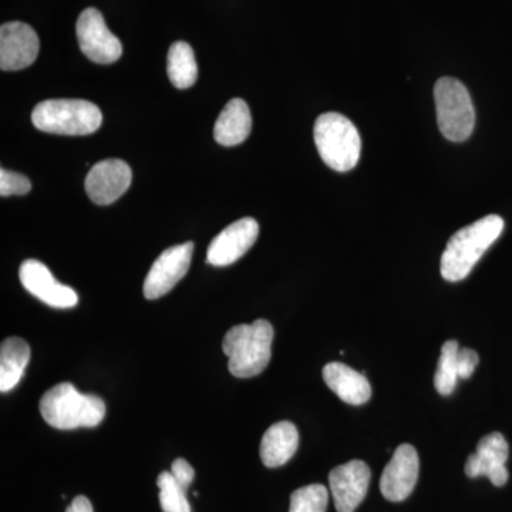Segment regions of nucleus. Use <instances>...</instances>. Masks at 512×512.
Wrapping results in <instances>:
<instances>
[{"label": "nucleus", "instance_id": "b1692460", "mask_svg": "<svg viewBox=\"0 0 512 512\" xmlns=\"http://www.w3.org/2000/svg\"><path fill=\"white\" fill-rule=\"evenodd\" d=\"M32 190V184L25 175L12 173V171L0 170V195L10 197V195H25Z\"/></svg>", "mask_w": 512, "mask_h": 512}, {"label": "nucleus", "instance_id": "ddd939ff", "mask_svg": "<svg viewBox=\"0 0 512 512\" xmlns=\"http://www.w3.org/2000/svg\"><path fill=\"white\" fill-rule=\"evenodd\" d=\"M40 42L33 28L23 22H9L0 28V69L16 72L35 63Z\"/></svg>", "mask_w": 512, "mask_h": 512}, {"label": "nucleus", "instance_id": "39448f33", "mask_svg": "<svg viewBox=\"0 0 512 512\" xmlns=\"http://www.w3.org/2000/svg\"><path fill=\"white\" fill-rule=\"evenodd\" d=\"M32 123L45 133L89 136L99 130L103 114L96 104L87 100H46L33 110Z\"/></svg>", "mask_w": 512, "mask_h": 512}, {"label": "nucleus", "instance_id": "f3484780", "mask_svg": "<svg viewBox=\"0 0 512 512\" xmlns=\"http://www.w3.org/2000/svg\"><path fill=\"white\" fill-rule=\"evenodd\" d=\"M299 446V433L291 421H278L265 431L261 441V460L266 467L276 468L288 463Z\"/></svg>", "mask_w": 512, "mask_h": 512}, {"label": "nucleus", "instance_id": "a211bd4d", "mask_svg": "<svg viewBox=\"0 0 512 512\" xmlns=\"http://www.w3.org/2000/svg\"><path fill=\"white\" fill-rule=\"evenodd\" d=\"M251 128L252 117L248 104L242 99H232L215 123L214 138L221 146H238L247 140Z\"/></svg>", "mask_w": 512, "mask_h": 512}, {"label": "nucleus", "instance_id": "f8f14e48", "mask_svg": "<svg viewBox=\"0 0 512 512\" xmlns=\"http://www.w3.org/2000/svg\"><path fill=\"white\" fill-rule=\"evenodd\" d=\"M370 468L365 461L352 460L333 468L329 474L330 491L338 512H355L369 490Z\"/></svg>", "mask_w": 512, "mask_h": 512}, {"label": "nucleus", "instance_id": "f257e3e1", "mask_svg": "<svg viewBox=\"0 0 512 512\" xmlns=\"http://www.w3.org/2000/svg\"><path fill=\"white\" fill-rule=\"evenodd\" d=\"M504 220L498 215H487L474 224L460 229L448 241L441 256V275L448 282L466 279L487 249L500 238Z\"/></svg>", "mask_w": 512, "mask_h": 512}, {"label": "nucleus", "instance_id": "412c9836", "mask_svg": "<svg viewBox=\"0 0 512 512\" xmlns=\"http://www.w3.org/2000/svg\"><path fill=\"white\" fill-rule=\"evenodd\" d=\"M460 346L457 340H447L441 348L439 365H437L436 376H434V387L441 396H450L457 386L458 366L457 355Z\"/></svg>", "mask_w": 512, "mask_h": 512}, {"label": "nucleus", "instance_id": "a878e982", "mask_svg": "<svg viewBox=\"0 0 512 512\" xmlns=\"http://www.w3.org/2000/svg\"><path fill=\"white\" fill-rule=\"evenodd\" d=\"M171 474H173L177 483L185 488V490L190 488L195 477L194 468H192L191 464L188 463L187 460H184V458H177V460L174 461L173 467H171Z\"/></svg>", "mask_w": 512, "mask_h": 512}, {"label": "nucleus", "instance_id": "bb28decb", "mask_svg": "<svg viewBox=\"0 0 512 512\" xmlns=\"http://www.w3.org/2000/svg\"><path fill=\"white\" fill-rule=\"evenodd\" d=\"M66 512H94L93 505L90 503L89 498L84 495L74 498L72 504L69 505Z\"/></svg>", "mask_w": 512, "mask_h": 512}, {"label": "nucleus", "instance_id": "9d476101", "mask_svg": "<svg viewBox=\"0 0 512 512\" xmlns=\"http://www.w3.org/2000/svg\"><path fill=\"white\" fill-rule=\"evenodd\" d=\"M420 460L412 444H402L383 470L380 491L387 501L402 503L410 497L419 480Z\"/></svg>", "mask_w": 512, "mask_h": 512}, {"label": "nucleus", "instance_id": "7ed1b4c3", "mask_svg": "<svg viewBox=\"0 0 512 512\" xmlns=\"http://www.w3.org/2000/svg\"><path fill=\"white\" fill-rule=\"evenodd\" d=\"M40 413L57 430L99 426L106 416V403L94 394L80 393L72 383L56 384L40 399Z\"/></svg>", "mask_w": 512, "mask_h": 512}, {"label": "nucleus", "instance_id": "20e7f679", "mask_svg": "<svg viewBox=\"0 0 512 512\" xmlns=\"http://www.w3.org/2000/svg\"><path fill=\"white\" fill-rule=\"evenodd\" d=\"M313 137L320 158L332 170L346 173L359 163L362 138L348 117L335 111L322 114L316 120Z\"/></svg>", "mask_w": 512, "mask_h": 512}, {"label": "nucleus", "instance_id": "6e6552de", "mask_svg": "<svg viewBox=\"0 0 512 512\" xmlns=\"http://www.w3.org/2000/svg\"><path fill=\"white\" fill-rule=\"evenodd\" d=\"M192 252H194L192 242L165 249L148 272L144 281V296L153 301L167 295L187 275Z\"/></svg>", "mask_w": 512, "mask_h": 512}, {"label": "nucleus", "instance_id": "1a4fd4ad", "mask_svg": "<svg viewBox=\"0 0 512 512\" xmlns=\"http://www.w3.org/2000/svg\"><path fill=\"white\" fill-rule=\"evenodd\" d=\"M19 278L26 291L52 308L69 309L79 303L76 291L57 281L50 269L36 259H28L20 265Z\"/></svg>", "mask_w": 512, "mask_h": 512}, {"label": "nucleus", "instance_id": "9b49d317", "mask_svg": "<svg viewBox=\"0 0 512 512\" xmlns=\"http://www.w3.org/2000/svg\"><path fill=\"white\" fill-rule=\"evenodd\" d=\"M133 171L130 165L117 158L100 161L87 174L84 187L90 200L97 205H110L123 197L130 188Z\"/></svg>", "mask_w": 512, "mask_h": 512}, {"label": "nucleus", "instance_id": "5701e85b", "mask_svg": "<svg viewBox=\"0 0 512 512\" xmlns=\"http://www.w3.org/2000/svg\"><path fill=\"white\" fill-rule=\"evenodd\" d=\"M328 503L329 491L325 485H306L292 493L289 512H326Z\"/></svg>", "mask_w": 512, "mask_h": 512}, {"label": "nucleus", "instance_id": "4be33fe9", "mask_svg": "<svg viewBox=\"0 0 512 512\" xmlns=\"http://www.w3.org/2000/svg\"><path fill=\"white\" fill-rule=\"evenodd\" d=\"M160 504L163 512H191L187 490L177 483L171 471H164L158 476Z\"/></svg>", "mask_w": 512, "mask_h": 512}, {"label": "nucleus", "instance_id": "4468645a", "mask_svg": "<svg viewBox=\"0 0 512 512\" xmlns=\"http://www.w3.org/2000/svg\"><path fill=\"white\" fill-rule=\"evenodd\" d=\"M259 235V225L254 218H242L225 228L212 239L207 252V262L212 266H228L242 258Z\"/></svg>", "mask_w": 512, "mask_h": 512}, {"label": "nucleus", "instance_id": "2eb2a0df", "mask_svg": "<svg viewBox=\"0 0 512 512\" xmlns=\"http://www.w3.org/2000/svg\"><path fill=\"white\" fill-rule=\"evenodd\" d=\"M510 454L507 440L501 433H491L478 443L477 451L468 457L466 463L467 477L490 478L495 487H503L508 481V470L505 467Z\"/></svg>", "mask_w": 512, "mask_h": 512}, {"label": "nucleus", "instance_id": "6ab92c4d", "mask_svg": "<svg viewBox=\"0 0 512 512\" xmlns=\"http://www.w3.org/2000/svg\"><path fill=\"white\" fill-rule=\"evenodd\" d=\"M29 360L28 342L20 338L3 340L0 346V392L8 393L18 386Z\"/></svg>", "mask_w": 512, "mask_h": 512}, {"label": "nucleus", "instance_id": "f03ea898", "mask_svg": "<svg viewBox=\"0 0 512 512\" xmlns=\"http://www.w3.org/2000/svg\"><path fill=\"white\" fill-rule=\"evenodd\" d=\"M272 340L274 328L265 319L229 329L222 340V349L228 356L231 375L239 379L261 375L271 362Z\"/></svg>", "mask_w": 512, "mask_h": 512}, {"label": "nucleus", "instance_id": "393cba45", "mask_svg": "<svg viewBox=\"0 0 512 512\" xmlns=\"http://www.w3.org/2000/svg\"><path fill=\"white\" fill-rule=\"evenodd\" d=\"M478 362H480V357H478L476 350L468 348L458 350V377L464 380L470 379L473 373L476 372Z\"/></svg>", "mask_w": 512, "mask_h": 512}, {"label": "nucleus", "instance_id": "aec40b11", "mask_svg": "<svg viewBox=\"0 0 512 512\" xmlns=\"http://www.w3.org/2000/svg\"><path fill=\"white\" fill-rule=\"evenodd\" d=\"M167 72L177 89H190L198 79L194 50L185 42H175L168 50Z\"/></svg>", "mask_w": 512, "mask_h": 512}, {"label": "nucleus", "instance_id": "0eeeda50", "mask_svg": "<svg viewBox=\"0 0 512 512\" xmlns=\"http://www.w3.org/2000/svg\"><path fill=\"white\" fill-rule=\"evenodd\" d=\"M77 40L83 55L94 63L111 64L123 55L119 37L113 35L99 10H83L76 25Z\"/></svg>", "mask_w": 512, "mask_h": 512}, {"label": "nucleus", "instance_id": "423d86ee", "mask_svg": "<svg viewBox=\"0 0 512 512\" xmlns=\"http://www.w3.org/2000/svg\"><path fill=\"white\" fill-rule=\"evenodd\" d=\"M434 100L441 134L454 143L466 141L476 126V110L467 87L454 77H441L434 87Z\"/></svg>", "mask_w": 512, "mask_h": 512}, {"label": "nucleus", "instance_id": "dca6fc26", "mask_svg": "<svg viewBox=\"0 0 512 512\" xmlns=\"http://www.w3.org/2000/svg\"><path fill=\"white\" fill-rule=\"evenodd\" d=\"M323 380L340 400L350 406H362L372 396V386L365 373L356 372L343 363L332 362L323 367Z\"/></svg>", "mask_w": 512, "mask_h": 512}]
</instances>
